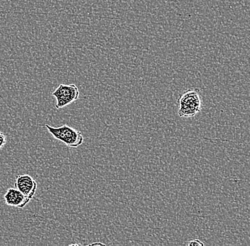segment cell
<instances>
[{"label":"cell","mask_w":250,"mask_h":246,"mask_svg":"<svg viewBox=\"0 0 250 246\" xmlns=\"http://www.w3.org/2000/svg\"><path fill=\"white\" fill-rule=\"evenodd\" d=\"M15 188L22 192L25 196L32 199L37 189L36 180L28 174L16 176Z\"/></svg>","instance_id":"4"},{"label":"cell","mask_w":250,"mask_h":246,"mask_svg":"<svg viewBox=\"0 0 250 246\" xmlns=\"http://www.w3.org/2000/svg\"><path fill=\"white\" fill-rule=\"evenodd\" d=\"M6 143H7L6 135L4 134V133L0 132V150L5 146Z\"/></svg>","instance_id":"6"},{"label":"cell","mask_w":250,"mask_h":246,"mask_svg":"<svg viewBox=\"0 0 250 246\" xmlns=\"http://www.w3.org/2000/svg\"><path fill=\"white\" fill-rule=\"evenodd\" d=\"M179 114L181 117H190L201 112V91L199 88L188 89L180 95Z\"/></svg>","instance_id":"1"},{"label":"cell","mask_w":250,"mask_h":246,"mask_svg":"<svg viewBox=\"0 0 250 246\" xmlns=\"http://www.w3.org/2000/svg\"><path fill=\"white\" fill-rule=\"evenodd\" d=\"M46 129L56 139L62 141L65 146L70 148H78L84 142L82 133L68 125L53 127L46 124Z\"/></svg>","instance_id":"2"},{"label":"cell","mask_w":250,"mask_h":246,"mask_svg":"<svg viewBox=\"0 0 250 246\" xmlns=\"http://www.w3.org/2000/svg\"><path fill=\"white\" fill-rule=\"evenodd\" d=\"M88 246H105V244L103 243H94V244H89Z\"/></svg>","instance_id":"8"},{"label":"cell","mask_w":250,"mask_h":246,"mask_svg":"<svg viewBox=\"0 0 250 246\" xmlns=\"http://www.w3.org/2000/svg\"><path fill=\"white\" fill-rule=\"evenodd\" d=\"M51 95L56 99L55 107L57 110L63 108L66 106L73 103L79 97L80 93L78 87L76 85H63L61 84Z\"/></svg>","instance_id":"3"},{"label":"cell","mask_w":250,"mask_h":246,"mask_svg":"<svg viewBox=\"0 0 250 246\" xmlns=\"http://www.w3.org/2000/svg\"><path fill=\"white\" fill-rule=\"evenodd\" d=\"M188 245L189 246H204V244H203L202 241H200V240L195 239L190 241Z\"/></svg>","instance_id":"7"},{"label":"cell","mask_w":250,"mask_h":246,"mask_svg":"<svg viewBox=\"0 0 250 246\" xmlns=\"http://www.w3.org/2000/svg\"><path fill=\"white\" fill-rule=\"evenodd\" d=\"M5 203L10 207L23 208L30 202L31 199L25 196L17 188H9L4 195Z\"/></svg>","instance_id":"5"}]
</instances>
